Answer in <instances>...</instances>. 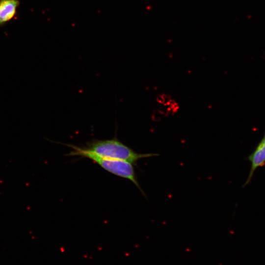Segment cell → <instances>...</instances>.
Instances as JSON below:
<instances>
[{
    "label": "cell",
    "mask_w": 265,
    "mask_h": 265,
    "mask_svg": "<svg viewBox=\"0 0 265 265\" xmlns=\"http://www.w3.org/2000/svg\"><path fill=\"white\" fill-rule=\"evenodd\" d=\"M78 147L83 151L100 157L122 160L132 164L140 159L159 155L157 153H137L115 137L110 139H94L83 146Z\"/></svg>",
    "instance_id": "cell-1"
},
{
    "label": "cell",
    "mask_w": 265,
    "mask_h": 265,
    "mask_svg": "<svg viewBox=\"0 0 265 265\" xmlns=\"http://www.w3.org/2000/svg\"><path fill=\"white\" fill-rule=\"evenodd\" d=\"M63 144L72 149L66 155L67 156H80L91 159L109 173L131 181L139 189L142 194L146 197V194L138 182L132 163L122 160L100 157L83 151L77 146L68 144Z\"/></svg>",
    "instance_id": "cell-2"
},
{
    "label": "cell",
    "mask_w": 265,
    "mask_h": 265,
    "mask_svg": "<svg viewBox=\"0 0 265 265\" xmlns=\"http://www.w3.org/2000/svg\"><path fill=\"white\" fill-rule=\"evenodd\" d=\"M247 159L251 162V168L243 187L250 183L256 169L265 165V134L254 151L247 157Z\"/></svg>",
    "instance_id": "cell-3"
},
{
    "label": "cell",
    "mask_w": 265,
    "mask_h": 265,
    "mask_svg": "<svg viewBox=\"0 0 265 265\" xmlns=\"http://www.w3.org/2000/svg\"><path fill=\"white\" fill-rule=\"evenodd\" d=\"M19 4L18 0H0V26L4 25L15 16Z\"/></svg>",
    "instance_id": "cell-4"
}]
</instances>
